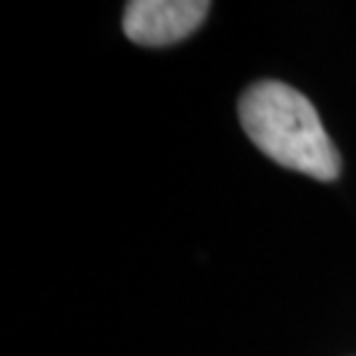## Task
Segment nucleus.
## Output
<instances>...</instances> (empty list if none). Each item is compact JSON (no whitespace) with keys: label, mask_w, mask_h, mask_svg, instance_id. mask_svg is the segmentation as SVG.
<instances>
[{"label":"nucleus","mask_w":356,"mask_h":356,"mask_svg":"<svg viewBox=\"0 0 356 356\" xmlns=\"http://www.w3.org/2000/svg\"><path fill=\"white\" fill-rule=\"evenodd\" d=\"M248 140L275 164L319 182L341 175V153L330 140L314 103L280 79H259L238 101Z\"/></svg>","instance_id":"nucleus-1"},{"label":"nucleus","mask_w":356,"mask_h":356,"mask_svg":"<svg viewBox=\"0 0 356 356\" xmlns=\"http://www.w3.org/2000/svg\"><path fill=\"white\" fill-rule=\"evenodd\" d=\"M209 11L206 0H132L124 6L122 29L135 45L166 48L191 38Z\"/></svg>","instance_id":"nucleus-2"}]
</instances>
